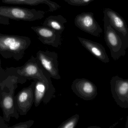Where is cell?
<instances>
[{
  "mask_svg": "<svg viewBox=\"0 0 128 128\" xmlns=\"http://www.w3.org/2000/svg\"><path fill=\"white\" fill-rule=\"evenodd\" d=\"M45 14L44 11L34 9L0 6V17L12 20L34 22L42 19Z\"/></svg>",
  "mask_w": 128,
  "mask_h": 128,
  "instance_id": "5",
  "label": "cell"
},
{
  "mask_svg": "<svg viewBox=\"0 0 128 128\" xmlns=\"http://www.w3.org/2000/svg\"><path fill=\"white\" fill-rule=\"evenodd\" d=\"M2 2L6 4L14 5H26L36 6L41 4H46L49 7L48 12H54L60 9L61 6L51 0H2Z\"/></svg>",
  "mask_w": 128,
  "mask_h": 128,
  "instance_id": "15",
  "label": "cell"
},
{
  "mask_svg": "<svg viewBox=\"0 0 128 128\" xmlns=\"http://www.w3.org/2000/svg\"><path fill=\"white\" fill-rule=\"evenodd\" d=\"M104 22L105 41L110 49L111 56L114 60H118L126 55L128 48V38L124 37L115 30L105 16Z\"/></svg>",
  "mask_w": 128,
  "mask_h": 128,
  "instance_id": "4",
  "label": "cell"
},
{
  "mask_svg": "<svg viewBox=\"0 0 128 128\" xmlns=\"http://www.w3.org/2000/svg\"><path fill=\"white\" fill-rule=\"evenodd\" d=\"M112 97L118 105L122 108H128V79L113 76L110 80Z\"/></svg>",
  "mask_w": 128,
  "mask_h": 128,
  "instance_id": "7",
  "label": "cell"
},
{
  "mask_svg": "<svg viewBox=\"0 0 128 128\" xmlns=\"http://www.w3.org/2000/svg\"><path fill=\"white\" fill-rule=\"evenodd\" d=\"M34 123L33 120H30L25 122H21L9 126L8 128H30Z\"/></svg>",
  "mask_w": 128,
  "mask_h": 128,
  "instance_id": "19",
  "label": "cell"
},
{
  "mask_svg": "<svg viewBox=\"0 0 128 128\" xmlns=\"http://www.w3.org/2000/svg\"><path fill=\"white\" fill-rule=\"evenodd\" d=\"M71 89L77 96L85 101L93 100L98 95L96 86L86 78L75 79L72 84Z\"/></svg>",
  "mask_w": 128,
  "mask_h": 128,
  "instance_id": "10",
  "label": "cell"
},
{
  "mask_svg": "<svg viewBox=\"0 0 128 128\" xmlns=\"http://www.w3.org/2000/svg\"><path fill=\"white\" fill-rule=\"evenodd\" d=\"M11 73L18 76L26 78L27 80L37 79L42 82L48 87L49 94L52 98L55 97L54 88L48 74L42 68L36 58L32 56L22 66L7 68Z\"/></svg>",
  "mask_w": 128,
  "mask_h": 128,
  "instance_id": "2",
  "label": "cell"
},
{
  "mask_svg": "<svg viewBox=\"0 0 128 128\" xmlns=\"http://www.w3.org/2000/svg\"><path fill=\"white\" fill-rule=\"evenodd\" d=\"M34 81L27 87L24 88L14 96V104L19 115L25 116L34 104Z\"/></svg>",
  "mask_w": 128,
  "mask_h": 128,
  "instance_id": "8",
  "label": "cell"
},
{
  "mask_svg": "<svg viewBox=\"0 0 128 128\" xmlns=\"http://www.w3.org/2000/svg\"><path fill=\"white\" fill-rule=\"evenodd\" d=\"M31 43L28 36L0 33V54L5 59L19 61Z\"/></svg>",
  "mask_w": 128,
  "mask_h": 128,
  "instance_id": "3",
  "label": "cell"
},
{
  "mask_svg": "<svg viewBox=\"0 0 128 128\" xmlns=\"http://www.w3.org/2000/svg\"><path fill=\"white\" fill-rule=\"evenodd\" d=\"M6 77L0 83V107L6 122H9L12 117L18 119L19 114L14 104L15 91L18 84H24L27 79L18 77L6 70Z\"/></svg>",
  "mask_w": 128,
  "mask_h": 128,
  "instance_id": "1",
  "label": "cell"
},
{
  "mask_svg": "<svg viewBox=\"0 0 128 128\" xmlns=\"http://www.w3.org/2000/svg\"><path fill=\"white\" fill-rule=\"evenodd\" d=\"M80 116L78 114L71 116L63 122L58 128H74L77 126Z\"/></svg>",
  "mask_w": 128,
  "mask_h": 128,
  "instance_id": "17",
  "label": "cell"
},
{
  "mask_svg": "<svg viewBox=\"0 0 128 128\" xmlns=\"http://www.w3.org/2000/svg\"><path fill=\"white\" fill-rule=\"evenodd\" d=\"M75 25L82 31L96 37L102 33V30L92 12H83L76 16Z\"/></svg>",
  "mask_w": 128,
  "mask_h": 128,
  "instance_id": "9",
  "label": "cell"
},
{
  "mask_svg": "<svg viewBox=\"0 0 128 128\" xmlns=\"http://www.w3.org/2000/svg\"><path fill=\"white\" fill-rule=\"evenodd\" d=\"M34 90V104L36 107H38L43 102L45 104L48 103L52 99L48 87L46 84L39 80L36 79Z\"/></svg>",
  "mask_w": 128,
  "mask_h": 128,
  "instance_id": "14",
  "label": "cell"
},
{
  "mask_svg": "<svg viewBox=\"0 0 128 128\" xmlns=\"http://www.w3.org/2000/svg\"><path fill=\"white\" fill-rule=\"evenodd\" d=\"M6 121L4 120L3 117L0 115V128H8L9 126L5 123Z\"/></svg>",
  "mask_w": 128,
  "mask_h": 128,
  "instance_id": "22",
  "label": "cell"
},
{
  "mask_svg": "<svg viewBox=\"0 0 128 128\" xmlns=\"http://www.w3.org/2000/svg\"><path fill=\"white\" fill-rule=\"evenodd\" d=\"M10 24V19L4 17H0V24L8 25Z\"/></svg>",
  "mask_w": 128,
  "mask_h": 128,
  "instance_id": "21",
  "label": "cell"
},
{
  "mask_svg": "<svg viewBox=\"0 0 128 128\" xmlns=\"http://www.w3.org/2000/svg\"><path fill=\"white\" fill-rule=\"evenodd\" d=\"M104 16L108 19L110 25L124 37L128 38V28L126 21L116 12L109 8L103 10Z\"/></svg>",
  "mask_w": 128,
  "mask_h": 128,
  "instance_id": "13",
  "label": "cell"
},
{
  "mask_svg": "<svg viewBox=\"0 0 128 128\" xmlns=\"http://www.w3.org/2000/svg\"><path fill=\"white\" fill-rule=\"evenodd\" d=\"M67 20L62 16H50L46 18L43 23V26L48 27L62 34L64 30V24Z\"/></svg>",
  "mask_w": 128,
  "mask_h": 128,
  "instance_id": "16",
  "label": "cell"
},
{
  "mask_svg": "<svg viewBox=\"0 0 128 128\" xmlns=\"http://www.w3.org/2000/svg\"><path fill=\"white\" fill-rule=\"evenodd\" d=\"M36 58L42 68L51 78L56 80L61 78L59 73L58 55L57 53L40 50L36 53Z\"/></svg>",
  "mask_w": 128,
  "mask_h": 128,
  "instance_id": "6",
  "label": "cell"
},
{
  "mask_svg": "<svg viewBox=\"0 0 128 128\" xmlns=\"http://www.w3.org/2000/svg\"><path fill=\"white\" fill-rule=\"evenodd\" d=\"M31 29L38 36L39 40L44 44L58 48L61 44V35L45 26H32Z\"/></svg>",
  "mask_w": 128,
  "mask_h": 128,
  "instance_id": "11",
  "label": "cell"
},
{
  "mask_svg": "<svg viewBox=\"0 0 128 128\" xmlns=\"http://www.w3.org/2000/svg\"><path fill=\"white\" fill-rule=\"evenodd\" d=\"M6 70L2 68L1 66V60L0 59V83L6 79Z\"/></svg>",
  "mask_w": 128,
  "mask_h": 128,
  "instance_id": "20",
  "label": "cell"
},
{
  "mask_svg": "<svg viewBox=\"0 0 128 128\" xmlns=\"http://www.w3.org/2000/svg\"><path fill=\"white\" fill-rule=\"evenodd\" d=\"M95 0H68L66 2L71 6H85Z\"/></svg>",
  "mask_w": 128,
  "mask_h": 128,
  "instance_id": "18",
  "label": "cell"
},
{
  "mask_svg": "<svg viewBox=\"0 0 128 128\" xmlns=\"http://www.w3.org/2000/svg\"><path fill=\"white\" fill-rule=\"evenodd\" d=\"M78 38L82 46L96 58L104 63L110 62L105 49L101 44L79 36H78Z\"/></svg>",
  "mask_w": 128,
  "mask_h": 128,
  "instance_id": "12",
  "label": "cell"
},
{
  "mask_svg": "<svg viewBox=\"0 0 128 128\" xmlns=\"http://www.w3.org/2000/svg\"><path fill=\"white\" fill-rule=\"evenodd\" d=\"M64 1H65V2H66L67 1H68V0H64Z\"/></svg>",
  "mask_w": 128,
  "mask_h": 128,
  "instance_id": "23",
  "label": "cell"
}]
</instances>
